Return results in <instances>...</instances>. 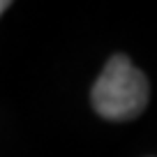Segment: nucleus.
<instances>
[{"instance_id":"f257e3e1","label":"nucleus","mask_w":157,"mask_h":157,"mask_svg":"<svg viewBox=\"0 0 157 157\" xmlns=\"http://www.w3.org/2000/svg\"><path fill=\"white\" fill-rule=\"evenodd\" d=\"M148 78L123 53L109 58L93 86V109L106 120H132L148 104Z\"/></svg>"},{"instance_id":"f03ea898","label":"nucleus","mask_w":157,"mask_h":157,"mask_svg":"<svg viewBox=\"0 0 157 157\" xmlns=\"http://www.w3.org/2000/svg\"><path fill=\"white\" fill-rule=\"evenodd\" d=\"M7 7H10V2H7V0H0V14H2Z\"/></svg>"}]
</instances>
